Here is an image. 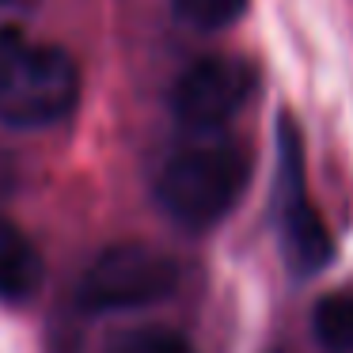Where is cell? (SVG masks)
Segmentation results:
<instances>
[{"mask_svg": "<svg viewBox=\"0 0 353 353\" xmlns=\"http://www.w3.org/2000/svg\"><path fill=\"white\" fill-rule=\"evenodd\" d=\"M0 4H12V0H0Z\"/></svg>", "mask_w": 353, "mask_h": 353, "instance_id": "11", "label": "cell"}, {"mask_svg": "<svg viewBox=\"0 0 353 353\" xmlns=\"http://www.w3.org/2000/svg\"><path fill=\"white\" fill-rule=\"evenodd\" d=\"M247 183H251V156L239 141H198L160 168L156 201L175 224L205 232L239 205Z\"/></svg>", "mask_w": 353, "mask_h": 353, "instance_id": "2", "label": "cell"}, {"mask_svg": "<svg viewBox=\"0 0 353 353\" xmlns=\"http://www.w3.org/2000/svg\"><path fill=\"white\" fill-rule=\"evenodd\" d=\"M312 330L327 350L353 353V289H338L315 304Z\"/></svg>", "mask_w": 353, "mask_h": 353, "instance_id": "7", "label": "cell"}, {"mask_svg": "<svg viewBox=\"0 0 353 353\" xmlns=\"http://www.w3.org/2000/svg\"><path fill=\"white\" fill-rule=\"evenodd\" d=\"M259 72L243 57H201L171 84V114L198 133L221 130L251 103Z\"/></svg>", "mask_w": 353, "mask_h": 353, "instance_id": "5", "label": "cell"}, {"mask_svg": "<svg viewBox=\"0 0 353 353\" xmlns=\"http://www.w3.org/2000/svg\"><path fill=\"white\" fill-rule=\"evenodd\" d=\"M42 254L23 232L12 221L0 216V300L19 304V300H31L42 285Z\"/></svg>", "mask_w": 353, "mask_h": 353, "instance_id": "6", "label": "cell"}, {"mask_svg": "<svg viewBox=\"0 0 353 353\" xmlns=\"http://www.w3.org/2000/svg\"><path fill=\"white\" fill-rule=\"evenodd\" d=\"M12 190V163H8V156L0 152V194H8Z\"/></svg>", "mask_w": 353, "mask_h": 353, "instance_id": "10", "label": "cell"}, {"mask_svg": "<svg viewBox=\"0 0 353 353\" xmlns=\"http://www.w3.org/2000/svg\"><path fill=\"white\" fill-rule=\"evenodd\" d=\"M171 8L194 31H224L247 12V0H171Z\"/></svg>", "mask_w": 353, "mask_h": 353, "instance_id": "8", "label": "cell"}, {"mask_svg": "<svg viewBox=\"0 0 353 353\" xmlns=\"http://www.w3.org/2000/svg\"><path fill=\"white\" fill-rule=\"evenodd\" d=\"M277 236H281L285 262L296 277H312L334 259V239L323 224L319 209L312 205L304 186V148L292 118H281L277 133Z\"/></svg>", "mask_w": 353, "mask_h": 353, "instance_id": "3", "label": "cell"}, {"mask_svg": "<svg viewBox=\"0 0 353 353\" xmlns=\"http://www.w3.org/2000/svg\"><path fill=\"white\" fill-rule=\"evenodd\" d=\"M80 69L72 54L34 42L16 27L0 31V125L46 130L77 110Z\"/></svg>", "mask_w": 353, "mask_h": 353, "instance_id": "1", "label": "cell"}, {"mask_svg": "<svg viewBox=\"0 0 353 353\" xmlns=\"http://www.w3.org/2000/svg\"><path fill=\"white\" fill-rule=\"evenodd\" d=\"M179 266L145 243H114L92 259L80 277V304L92 312H130L171 296Z\"/></svg>", "mask_w": 353, "mask_h": 353, "instance_id": "4", "label": "cell"}, {"mask_svg": "<svg viewBox=\"0 0 353 353\" xmlns=\"http://www.w3.org/2000/svg\"><path fill=\"white\" fill-rule=\"evenodd\" d=\"M110 353H194L190 342L175 330H160V327H141V330H130L114 342Z\"/></svg>", "mask_w": 353, "mask_h": 353, "instance_id": "9", "label": "cell"}]
</instances>
